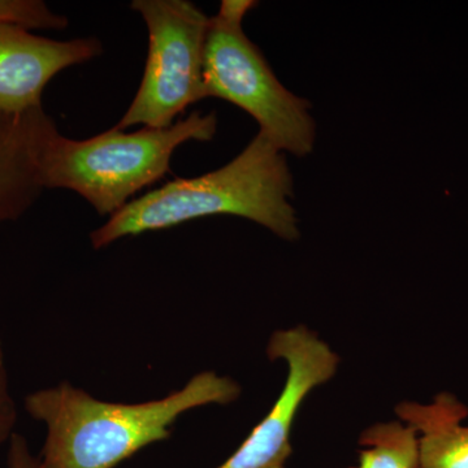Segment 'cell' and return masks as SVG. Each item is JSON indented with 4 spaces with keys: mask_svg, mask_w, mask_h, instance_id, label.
Wrapping results in <instances>:
<instances>
[{
    "mask_svg": "<svg viewBox=\"0 0 468 468\" xmlns=\"http://www.w3.org/2000/svg\"><path fill=\"white\" fill-rule=\"evenodd\" d=\"M239 394L232 378L205 371L154 401H101L64 381L27 394L24 406L48 428L38 457L42 468H115L151 443L169 439L189 410L229 405Z\"/></svg>",
    "mask_w": 468,
    "mask_h": 468,
    "instance_id": "1",
    "label": "cell"
},
{
    "mask_svg": "<svg viewBox=\"0 0 468 468\" xmlns=\"http://www.w3.org/2000/svg\"><path fill=\"white\" fill-rule=\"evenodd\" d=\"M294 183L284 151L263 132L223 167L193 178H176L132 199L90 234L95 250L129 236L169 229L197 218L237 217L267 228L280 239L300 237L292 206Z\"/></svg>",
    "mask_w": 468,
    "mask_h": 468,
    "instance_id": "2",
    "label": "cell"
},
{
    "mask_svg": "<svg viewBox=\"0 0 468 468\" xmlns=\"http://www.w3.org/2000/svg\"><path fill=\"white\" fill-rule=\"evenodd\" d=\"M217 132L215 112H192L168 128L125 132L113 126L88 140L57 131L43 149L42 184L79 194L98 215L111 218L171 172L172 155L181 144L209 143Z\"/></svg>",
    "mask_w": 468,
    "mask_h": 468,
    "instance_id": "3",
    "label": "cell"
},
{
    "mask_svg": "<svg viewBox=\"0 0 468 468\" xmlns=\"http://www.w3.org/2000/svg\"><path fill=\"white\" fill-rule=\"evenodd\" d=\"M257 5L252 0H224L209 18L203 58L207 97L245 111L280 150L303 158L316 143L311 104L279 81L263 52L243 32V18Z\"/></svg>",
    "mask_w": 468,
    "mask_h": 468,
    "instance_id": "4",
    "label": "cell"
},
{
    "mask_svg": "<svg viewBox=\"0 0 468 468\" xmlns=\"http://www.w3.org/2000/svg\"><path fill=\"white\" fill-rule=\"evenodd\" d=\"M131 7L146 24L149 54L137 94L115 126L168 128L208 98L203 58L211 17L187 0H134Z\"/></svg>",
    "mask_w": 468,
    "mask_h": 468,
    "instance_id": "5",
    "label": "cell"
},
{
    "mask_svg": "<svg viewBox=\"0 0 468 468\" xmlns=\"http://www.w3.org/2000/svg\"><path fill=\"white\" fill-rule=\"evenodd\" d=\"M271 360L288 365L284 389L266 418L218 468H285L292 455L291 433L298 410L319 385L337 371V354L306 326L277 331L267 349Z\"/></svg>",
    "mask_w": 468,
    "mask_h": 468,
    "instance_id": "6",
    "label": "cell"
},
{
    "mask_svg": "<svg viewBox=\"0 0 468 468\" xmlns=\"http://www.w3.org/2000/svg\"><path fill=\"white\" fill-rule=\"evenodd\" d=\"M101 54L103 45L94 37L55 41L0 26V112L42 107L43 91L55 76Z\"/></svg>",
    "mask_w": 468,
    "mask_h": 468,
    "instance_id": "7",
    "label": "cell"
},
{
    "mask_svg": "<svg viewBox=\"0 0 468 468\" xmlns=\"http://www.w3.org/2000/svg\"><path fill=\"white\" fill-rule=\"evenodd\" d=\"M57 131L43 107L0 112V228L23 217L41 197L42 153Z\"/></svg>",
    "mask_w": 468,
    "mask_h": 468,
    "instance_id": "8",
    "label": "cell"
},
{
    "mask_svg": "<svg viewBox=\"0 0 468 468\" xmlns=\"http://www.w3.org/2000/svg\"><path fill=\"white\" fill-rule=\"evenodd\" d=\"M397 415L418 435L415 468H468V408L454 394H437L421 405L402 402Z\"/></svg>",
    "mask_w": 468,
    "mask_h": 468,
    "instance_id": "9",
    "label": "cell"
},
{
    "mask_svg": "<svg viewBox=\"0 0 468 468\" xmlns=\"http://www.w3.org/2000/svg\"><path fill=\"white\" fill-rule=\"evenodd\" d=\"M359 468H415L418 460V435L399 421L369 427L359 440Z\"/></svg>",
    "mask_w": 468,
    "mask_h": 468,
    "instance_id": "10",
    "label": "cell"
},
{
    "mask_svg": "<svg viewBox=\"0 0 468 468\" xmlns=\"http://www.w3.org/2000/svg\"><path fill=\"white\" fill-rule=\"evenodd\" d=\"M68 18L41 0H0V26L27 30H64Z\"/></svg>",
    "mask_w": 468,
    "mask_h": 468,
    "instance_id": "11",
    "label": "cell"
},
{
    "mask_svg": "<svg viewBox=\"0 0 468 468\" xmlns=\"http://www.w3.org/2000/svg\"><path fill=\"white\" fill-rule=\"evenodd\" d=\"M17 423L16 402L12 397L5 351L0 343V445L9 442Z\"/></svg>",
    "mask_w": 468,
    "mask_h": 468,
    "instance_id": "12",
    "label": "cell"
},
{
    "mask_svg": "<svg viewBox=\"0 0 468 468\" xmlns=\"http://www.w3.org/2000/svg\"><path fill=\"white\" fill-rule=\"evenodd\" d=\"M7 468H42L26 437L15 432L8 442Z\"/></svg>",
    "mask_w": 468,
    "mask_h": 468,
    "instance_id": "13",
    "label": "cell"
}]
</instances>
